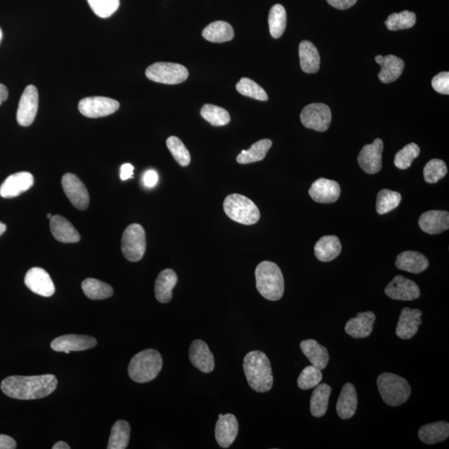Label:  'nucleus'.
Returning a JSON list of instances; mask_svg holds the SVG:
<instances>
[{
  "instance_id": "f257e3e1",
  "label": "nucleus",
  "mask_w": 449,
  "mask_h": 449,
  "mask_svg": "<svg viewBox=\"0 0 449 449\" xmlns=\"http://www.w3.org/2000/svg\"><path fill=\"white\" fill-rule=\"evenodd\" d=\"M57 379L54 375L38 376H11L4 379L1 389L9 397L30 400L45 398L57 389Z\"/></svg>"
},
{
  "instance_id": "f03ea898",
  "label": "nucleus",
  "mask_w": 449,
  "mask_h": 449,
  "mask_svg": "<svg viewBox=\"0 0 449 449\" xmlns=\"http://www.w3.org/2000/svg\"><path fill=\"white\" fill-rule=\"evenodd\" d=\"M243 369L250 387L258 393L268 392L273 386L272 365L262 351H252L245 356Z\"/></svg>"
},
{
  "instance_id": "7ed1b4c3",
  "label": "nucleus",
  "mask_w": 449,
  "mask_h": 449,
  "mask_svg": "<svg viewBox=\"0 0 449 449\" xmlns=\"http://www.w3.org/2000/svg\"><path fill=\"white\" fill-rule=\"evenodd\" d=\"M257 288L262 296L268 301L281 299L284 292V282L282 270L272 262H260L255 269Z\"/></svg>"
},
{
  "instance_id": "20e7f679",
  "label": "nucleus",
  "mask_w": 449,
  "mask_h": 449,
  "mask_svg": "<svg viewBox=\"0 0 449 449\" xmlns=\"http://www.w3.org/2000/svg\"><path fill=\"white\" fill-rule=\"evenodd\" d=\"M162 357L155 350H146L135 355L128 366V375L134 382L148 383L157 377L162 368Z\"/></svg>"
},
{
  "instance_id": "39448f33",
  "label": "nucleus",
  "mask_w": 449,
  "mask_h": 449,
  "mask_svg": "<svg viewBox=\"0 0 449 449\" xmlns=\"http://www.w3.org/2000/svg\"><path fill=\"white\" fill-rule=\"evenodd\" d=\"M377 385L381 397L389 406H399L406 402L411 394V387L408 381L397 375H380Z\"/></svg>"
},
{
  "instance_id": "423d86ee",
  "label": "nucleus",
  "mask_w": 449,
  "mask_h": 449,
  "mask_svg": "<svg viewBox=\"0 0 449 449\" xmlns=\"http://www.w3.org/2000/svg\"><path fill=\"white\" fill-rule=\"evenodd\" d=\"M223 209L230 219L240 224L250 226L257 223L260 212L254 202L240 194H231L225 198Z\"/></svg>"
},
{
  "instance_id": "0eeeda50",
  "label": "nucleus",
  "mask_w": 449,
  "mask_h": 449,
  "mask_svg": "<svg viewBox=\"0 0 449 449\" xmlns=\"http://www.w3.org/2000/svg\"><path fill=\"white\" fill-rule=\"evenodd\" d=\"M122 252L129 262H137L143 257L147 248L146 233L139 224L129 225L122 238Z\"/></svg>"
},
{
  "instance_id": "6e6552de",
  "label": "nucleus",
  "mask_w": 449,
  "mask_h": 449,
  "mask_svg": "<svg viewBox=\"0 0 449 449\" xmlns=\"http://www.w3.org/2000/svg\"><path fill=\"white\" fill-rule=\"evenodd\" d=\"M189 72L187 67L173 62H156L148 67L147 78L158 84H179L187 79Z\"/></svg>"
},
{
  "instance_id": "1a4fd4ad",
  "label": "nucleus",
  "mask_w": 449,
  "mask_h": 449,
  "mask_svg": "<svg viewBox=\"0 0 449 449\" xmlns=\"http://www.w3.org/2000/svg\"><path fill=\"white\" fill-rule=\"evenodd\" d=\"M331 119V109L323 104H309L301 113V121L304 126L317 132L327 131Z\"/></svg>"
},
{
  "instance_id": "9d476101",
  "label": "nucleus",
  "mask_w": 449,
  "mask_h": 449,
  "mask_svg": "<svg viewBox=\"0 0 449 449\" xmlns=\"http://www.w3.org/2000/svg\"><path fill=\"white\" fill-rule=\"evenodd\" d=\"M119 107L118 101L106 96H89L82 99L79 104L81 114L90 118L107 117L117 112Z\"/></svg>"
},
{
  "instance_id": "9b49d317",
  "label": "nucleus",
  "mask_w": 449,
  "mask_h": 449,
  "mask_svg": "<svg viewBox=\"0 0 449 449\" xmlns=\"http://www.w3.org/2000/svg\"><path fill=\"white\" fill-rule=\"evenodd\" d=\"M65 195L77 209L84 211L89 206V194L84 183L74 174L67 173L62 178Z\"/></svg>"
},
{
  "instance_id": "f8f14e48",
  "label": "nucleus",
  "mask_w": 449,
  "mask_h": 449,
  "mask_svg": "<svg viewBox=\"0 0 449 449\" xmlns=\"http://www.w3.org/2000/svg\"><path fill=\"white\" fill-rule=\"evenodd\" d=\"M38 109V92L35 86L28 85L21 96L17 111V121L23 127H28L35 121Z\"/></svg>"
},
{
  "instance_id": "ddd939ff",
  "label": "nucleus",
  "mask_w": 449,
  "mask_h": 449,
  "mask_svg": "<svg viewBox=\"0 0 449 449\" xmlns=\"http://www.w3.org/2000/svg\"><path fill=\"white\" fill-rule=\"evenodd\" d=\"M383 150L384 143L380 138L375 139L373 143L365 145L358 157L359 165L362 170L368 174L380 172L382 168Z\"/></svg>"
},
{
  "instance_id": "4468645a",
  "label": "nucleus",
  "mask_w": 449,
  "mask_h": 449,
  "mask_svg": "<svg viewBox=\"0 0 449 449\" xmlns=\"http://www.w3.org/2000/svg\"><path fill=\"white\" fill-rule=\"evenodd\" d=\"M24 283L31 291L43 297H50L55 293L54 282L45 270L31 268L24 278Z\"/></svg>"
},
{
  "instance_id": "2eb2a0df",
  "label": "nucleus",
  "mask_w": 449,
  "mask_h": 449,
  "mask_svg": "<svg viewBox=\"0 0 449 449\" xmlns=\"http://www.w3.org/2000/svg\"><path fill=\"white\" fill-rule=\"evenodd\" d=\"M385 294L395 301H410L420 296L418 284L402 276L395 277L385 288Z\"/></svg>"
},
{
  "instance_id": "dca6fc26",
  "label": "nucleus",
  "mask_w": 449,
  "mask_h": 449,
  "mask_svg": "<svg viewBox=\"0 0 449 449\" xmlns=\"http://www.w3.org/2000/svg\"><path fill=\"white\" fill-rule=\"evenodd\" d=\"M98 344L94 337L79 335H65L56 338L51 343L52 350L70 354L72 351H84Z\"/></svg>"
},
{
  "instance_id": "f3484780",
  "label": "nucleus",
  "mask_w": 449,
  "mask_h": 449,
  "mask_svg": "<svg viewBox=\"0 0 449 449\" xmlns=\"http://www.w3.org/2000/svg\"><path fill=\"white\" fill-rule=\"evenodd\" d=\"M239 424L238 418L233 414H219L215 429L216 442L223 448L231 446L238 437Z\"/></svg>"
},
{
  "instance_id": "a211bd4d",
  "label": "nucleus",
  "mask_w": 449,
  "mask_h": 449,
  "mask_svg": "<svg viewBox=\"0 0 449 449\" xmlns=\"http://www.w3.org/2000/svg\"><path fill=\"white\" fill-rule=\"evenodd\" d=\"M313 201L318 204H334L340 196V187L339 183L326 178H318L313 182L311 189L309 190Z\"/></svg>"
},
{
  "instance_id": "6ab92c4d",
  "label": "nucleus",
  "mask_w": 449,
  "mask_h": 449,
  "mask_svg": "<svg viewBox=\"0 0 449 449\" xmlns=\"http://www.w3.org/2000/svg\"><path fill=\"white\" fill-rule=\"evenodd\" d=\"M35 183L31 173L21 172L13 174L6 178L0 187V196L4 198H13L21 195L33 187Z\"/></svg>"
},
{
  "instance_id": "aec40b11",
  "label": "nucleus",
  "mask_w": 449,
  "mask_h": 449,
  "mask_svg": "<svg viewBox=\"0 0 449 449\" xmlns=\"http://www.w3.org/2000/svg\"><path fill=\"white\" fill-rule=\"evenodd\" d=\"M422 315L423 312L418 309H403L396 328V335L402 340L411 339L417 334L422 323Z\"/></svg>"
},
{
  "instance_id": "412c9836",
  "label": "nucleus",
  "mask_w": 449,
  "mask_h": 449,
  "mask_svg": "<svg viewBox=\"0 0 449 449\" xmlns=\"http://www.w3.org/2000/svg\"><path fill=\"white\" fill-rule=\"evenodd\" d=\"M192 364L204 373L209 374L215 368L214 356L206 343L201 340L192 342L189 350Z\"/></svg>"
},
{
  "instance_id": "4be33fe9",
  "label": "nucleus",
  "mask_w": 449,
  "mask_h": 449,
  "mask_svg": "<svg viewBox=\"0 0 449 449\" xmlns=\"http://www.w3.org/2000/svg\"><path fill=\"white\" fill-rule=\"evenodd\" d=\"M419 228L424 233L438 235L449 228V214L444 211H428L419 217Z\"/></svg>"
},
{
  "instance_id": "5701e85b",
  "label": "nucleus",
  "mask_w": 449,
  "mask_h": 449,
  "mask_svg": "<svg viewBox=\"0 0 449 449\" xmlns=\"http://www.w3.org/2000/svg\"><path fill=\"white\" fill-rule=\"evenodd\" d=\"M375 320L373 312H360L355 318H352L347 322L345 331L355 339H364L373 332Z\"/></svg>"
},
{
  "instance_id": "b1692460",
  "label": "nucleus",
  "mask_w": 449,
  "mask_h": 449,
  "mask_svg": "<svg viewBox=\"0 0 449 449\" xmlns=\"http://www.w3.org/2000/svg\"><path fill=\"white\" fill-rule=\"evenodd\" d=\"M375 61L381 66L379 79L383 84L393 83L397 80L404 70V62L394 55L375 57Z\"/></svg>"
},
{
  "instance_id": "393cba45",
  "label": "nucleus",
  "mask_w": 449,
  "mask_h": 449,
  "mask_svg": "<svg viewBox=\"0 0 449 449\" xmlns=\"http://www.w3.org/2000/svg\"><path fill=\"white\" fill-rule=\"evenodd\" d=\"M50 230L54 238L62 243H77L81 239L79 231L71 222L60 215L52 216Z\"/></svg>"
},
{
  "instance_id": "a878e982",
  "label": "nucleus",
  "mask_w": 449,
  "mask_h": 449,
  "mask_svg": "<svg viewBox=\"0 0 449 449\" xmlns=\"http://www.w3.org/2000/svg\"><path fill=\"white\" fill-rule=\"evenodd\" d=\"M358 406V396L355 387L350 383L343 386L339 399L336 404V411L342 419H349L354 416Z\"/></svg>"
},
{
  "instance_id": "bb28decb",
  "label": "nucleus",
  "mask_w": 449,
  "mask_h": 449,
  "mask_svg": "<svg viewBox=\"0 0 449 449\" xmlns=\"http://www.w3.org/2000/svg\"><path fill=\"white\" fill-rule=\"evenodd\" d=\"M428 265L426 255L411 250L400 253L395 262L396 267L413 274L423 272L428 269Z\"/></svg>"
},
{
  "instance_id": "cd10ccee",
  "label": "nucleus",
  "mask_w": 449,
  "mask_h": 449,
  "mask_svg": "<svg viewBox=\"0 0 449 449\" xmlns=\"http://www.w3.org/2000/svg\"><path fill=\"white\" fill-rule=\"evenodd\" d=\"M301 349L314 367L321 370L326 368L330 355L325 346L315 340H306L301 343Z\"/></svg>"
},
{
  "instance_id": "c85d7f7f",
  "label": "nucleus",
  "mask_w": 449,
  "mask_h": 449,
  "mask_svg": "<svg viewBox=\"0 0 449 449\" xmlns=\"http://www.w3.org/2000/svg\"><path fill=\"white\" fill-rule=\"evenodd\" d=\"M177 279L176 272L172 269L163 270L159 273L155 283V296L159 302L166 304L171 301Z\"/></svg>"
},
{
  "instance_id": "c756f323",
  "label": "nucleus",
  "mask_w": 449,
  "mask_h": 449,
  "mask_svg": "<svg viewBox=\"0 0 449 449\" xmlns=\"http://www.w3.org/2000/svg\"><path fill=\"white\" fill-rule=\"evenodd\" d=\"M299 55L301 70L306 74H315L320 70V54L311 42L302 41L299 43Z\"/></svg>"
},
{
  "instance_id": "7c9ffc66",
  "label": "nucleus",
  "mask_w": 449,
  "mask_h": 449,
  "mask_svg": "<svg viewBox=\"0 0 449 449\" xmlns=\"http://www.w3.org/2000/svg\"><path fill=\"white\" fill-rule=\"evenodd\" d=\"M340 239L336 235L323 236L315 245L316 258L322 262H329L339 257L341 253Z\"/></svg>"
},
{
  "instance_id": "2f4dec72",
  "label": "nucleus",
  "mask_w": 449,
  "mask_h": 449,
  "mask_svg": "<svg viewBox=\"0 0 449 449\" xmlns=\"http://www.w3.org/2000/svg\"><path fill=\"white\" fill-rule=\"evenodd\" d=\"M449 436V424L445 421H439L426 424L420 428L418 437L426 444H436L445 441Z\"/></svg>"
},
{
  "instance_id": "473e14b6",
  "label": "nucleus",
  "mask_w": 449,
  "mask_h": 449,
  "mask_svg": "<svg viewBox=\"0 0 449 449\" xmlns=\"http://www.w3.org/2000/svg\"><path fill=\"white\" fill-rule=\"evenodd\" d=\"M235 33L231 24L224 21H216L207 26L202 37L212 43H225L233 40Z\"/></svg>"
},
{
  "instance_id": "72a5a7b5",
  "label": "nucleus",
  "mask_w": 449,
  "mask_h": 449,
  "mask_svg": "<svg viewBox=\"0 0 449 449\" xmlns=\"http://www.w3.org/2000/svg\"><path fill=\"white\" fill-rule=\"evenodd\" d=\"M332 389L326 384H318L314 389L311 399V413L314 417L321 418L326 414Z\"/></svg>"
},
{
  "instance_id": "f704fd0d",
  "label": "nucleus",
  "mask_w": 449,
  "mask_h": 449,
  "mask_svg": "<svg viewBox=\"0 0 449 449\" xmlns=\"http://www.w3.org/2000/svg\"><path fill=\"white\" fill-rule=\"evenodd\" d=\"M131 427L125 420H118L111 431L108 449H125L128 446Z\"/></svg>"
},
{
  "instance_id": "c9c22d12",
  "label": "nucleus",
  "mask_w": 449,
  "mask_h": 449,
  "mask_svg": "<svg viewBox=\"0 0 449 449\" xmlns=\"http://www.w3.org/2000/svg\"><path fill=\"white\" fill-rule=\"evenodd\" d=\"M272 147V142L270 139H262L254 143L248 151H243L236 157V161L240 164H249L262 161Z\"/></svg>"
},
{
  "instance_id": "e433bc0d",
  "label": "nucleus",
  "mask_w": 449,
  "mask_h": 449,
  "mask_svg": "<svg viewBox=\"0 0 449 449\" xmlns=\"http://www.w3.org/2000/svg\"><path fill=\"white\" fill-rule=\"evenodd\" d=\"M85 296L90 299H105L113 296V289L110 284L99 279L88 278L82 283Z\"/></svg>"
},
{
  "instance_id": "4c0bfd02",
  "label": "nucleus",
  "mask_w": 449,
  "mask_h": 449,
  "mask_svg": "<svg viewBox=\"0 0 449 449\" xmlns=\"http://www.w3.org/2000/svg\"><path fill=\"white\" fill-rule=\"evenodd\" d=\"M269 27L270 35L274 38H279L282 36L287 28V11L282 4H276L269 13Z\"/></svg>"
},
{
  "instance_id": "58836bf2",
  "label": "nucleus",
  "mask_w": 449,
  "mask_h": 449,
  "mask_svg": "<svg viewBox=\"0 0 449 449\" xmlns=\"http://www.w3.org/2000/svg\"><path fill=\"white\" fill-rule=\"evenodd\" d=\"M201 115L212 126L215 127L225 126L231 121L228 111L212 104L204 105L201 110Z\"/></svg>"
},
{
  "instance_id": "ea45409f",
  "label": "nucleus",
  "mask_w": 449,
  "mask_h": 449,
  "mask_svg": "<svg viewBox=\"0 0 449 449\" xmlns=\"http://www.w3.org/2000/svg\"><path fill=\"white\" fill-rule=\"evenodd\" d=\"M402 196L397 192L388 189L381 190L378 193L376 201V210L379 215L389 214L399 206Z\"/></svg>"
},
{
  "instance_id": "a19ab883",
  "label": "nucleus",
  "mask_w": 449,
  "mask_h": 449,
  "mask_svg": "<svg viewBox=\"0 0 449 449\" xmlns=\"http://www.w3.org/2000/svg\"><path fill=\"white\" fill-rule=\"evenodd\" d=\"M416 23V16L414 12L408 11L399 13H392L385 21V26L389 31H397L409 30L414 26Z\"/></svg>"
},
{
  "instance_id": "79ce46f5",
  "label": "nucleus",
  "mask_w": 449,
  "mask_h": 449,
  "mask_svg": "<svg viewBox=\"0 0 449 449\" xmlns=\"http://www.w3.org/2000/svg\"><path fill=\"white\" fill-rule=\"evenodd\" d=\"M448 173L446 163L440 159H432L423 169L424 181L429 184H436Z\"/></svg>"
},
{
  "instance_id": "37998d69",
  "label": "nucleus",
  "mask_w": 449,
  "mask_h": 449,
  "mask_svg": "<svg viewBox=\"0 0 449 449\" xmlns=\"http://www.w3.org/2000/svg\"><path fill=\"white\" fill-rule=\"evenodd\" d=\"M420 154L417 144L409 143L400 150L394 157V165L400 170H406Z\"/></svg>"
},
{
  "instance_id": "c03bdc74",
  "label": "nucleus",
  "mask_w": 449,
  "mask_h": 449,
  "mask_svg": "<svg viewBox=\"0 0 449 449\" xmlns=\"http://www.w3.org/2000/svg\"><path fill=\"white\" fill-rule=\"evenodd\" d=\"M167 146L174 159L182 167H187L191 162L189 151L185 147L181 139L172 136L167 140Z\"/></svg>"
},
{
  "instance_id": "a18cd8bd",
  "label": "nucleus",
  "mask_w": 449,
  "mask_h": 449,
  "mask_svg": "<svg viewBox=\"0 0 449 449\" xmlns=\"http://www.w3.org/2000/svg\"><path fill=\"white\" fill-rule=\"evenodd\" d=\"M236 90L240 94L259 101H267L268 95L265 91L255 82L248 78H243L236 84Z\"/></svg>"
},
{
  "instance_id": "49530a36",
  "label": "nucleus",
  "mask_w": 449,
  "mask_h": 449,
  "mask_svg": "<svg viewBox=\"0 0 449 449\" xmlns=\"http://www.w3.org/2000/svg\"><path fill=\"white\" fill-rule=\"evenodd\" d=\"M323 375L321 370L316 367L307 366L299 375L297 383L299 389L308 390L315 388L321 382Z\"/></svg>"
},
{
  "instance_id": "de8ad7c7",
  "label": "nucleus",
  "mask_w": 449,
  "mask_h": 449,
  "mask_svg": "<svg viewBox=\"0 0 449 449\" xmlns=\"http://www.w3.org/2000/svg\"><path fill=\"white\" fill-rule=\"evenodd\" d=\"M92 11L96 16L107 18L118 11L120 0H88Z\"/></svg>"
},
{
  "instance_id": "09e8293b",
  "label": "nucleus",
  "mask_w": 449,
  "mask_h": 449,
  "mask_svg": "<svg viewBox=\"0 0 449 449\" xmlns=\"http://www.w3.org/2000/svg\"><path fill=\"white\" fill-rule=\"evenodd\" d=\"M432 87L438 94H449V72H442L432 80Z\"/></svg>"
},
{
  "instance_id": "8fccbe9b",
  "label": "nucleus",
  "mask_w": 449,
  "mask_h": 449,
  "mask_svg": "<svg viewBox=\"0 0 449 449\" xmlns=\"http://www.w3.org/2000/svg\"><path fill=\"white\" fill-rule=\"evenodd\" d=\"M326 1L330 6L337 9H340V11H344V9L354 6L357 0H326Z\"/></svg>"
},
{
  "instance_id": "3c124183",
  "label": "nucleus",
  "mask_w": 449,
  "mask_h": 449,
  "mask_svg": "<svg viewBox=\"0 0 449 449\" xmlns=\"http://www.w3.org/2000/svg\"><path fill=\"white\" fill-rule=\"evenodd\" d=\"M158 182V175L157 172L149 170L144 174L143 183L147 187L151 188L155 187Z\"/></svg>"
},
{
  "instance_id": "603ef678",
  "label": "nucleus",
  "mask_w": 449,
  "mask_h": 449,
  "mask_svg": "<svg viewBox=\"0 0 449 449\" xmlns=\"http://www.w3.org/2000/svg\"><path fill=\"white\" fill-rule=\"evenodd\" d=\"M16 447V442L13 438L0 434V449H14Z\"/></svg>"
},
{
  "instance_id": "864d4df0",
  "label": "nucleus",
  "mask_w": 449,
  "mask_h": 449,
  "mask_svg": "<svg viewBox=\"0 0 449 449\" xmlns=\"http://www.w3.org/2000/svg\"><path fill=\"white\" fill-rule=\"evenodd\" d=\"M133 170L134 167L133 165H131V164H123V165L121 167V179H122L123 181H126L129 179V178H131L133 176Z\"/></svg>"
},
{
  "instance_id": "5fc2aeb1",
  "label": "nucleus",
  "mask_w": 449,
  "mask_h": 449,
  "mask_svg": "<svg viewBox=\"0 0 449 449\" xmlns=\"http://www.w3.org/2000/svg\"><path fill=\"white\" fill-rule=\"evenodd\" d=\"M8 96L9 91L7 87L0 84V105L7 100Z\"/></svg>"
},
{
  "instance_id": "6e6d98bb",
  "label": "nucleus",
  "mask_w": 449,
  "mask_h": 449,
  "mask_svg": "<svg viewBox=\"0 0 449 449\" xmlns=\"http://www.w3.org/2000/svg\"><path fill=\"white\" fill-rule=\"evenodd\" d=\"M52 449H70L69 444L64 441H60L55 444L52 448Z\"/></svg>"
},
{
  "instance_id": "4d7b16f0",
  "label": "nucleus",
  "mask_w": 449,
  "mask_h": 449,
  "mask_svg": "<svg viewBox=\"0 0 449 449\" xmlns=\"http://www.w3.org/2000/svg\"><path fill=\"white\" fill-rule=\"evenodd\" d=\"M6 231V225L0 221V235H2Z\"/></svg>"
},
{
  "instance_id": "13d9d810",
  "label": "nucleus",
  "mask_w": 449,
  "mask_h": 449,
  "mask_svg": "<svg viewBox=\"0 0 449 449\" xmlns=\"http://www.w3.org/2000/svg\"><path fill=\"white\" fill-rule=\"evenodd\" d=\"M3 38V33L1 28H0V42H1Z\"/></svg>"
},
{
  "instance_id": "bf43d9fd",
  "label": "nucleus",
  "mask_w": 449,
  "mask_h": 449,
  "mask_svg": "<svg viewBox=\"0 0 449 449\" xmlns=\"http://www.w3.org/2000/svg\"><path fill=\"white\" fill-rule=\"evenodd\" d=\"M52 214H47V217H48V219H50V220L52 218Z\"/></svg>"
}]
</instances>
